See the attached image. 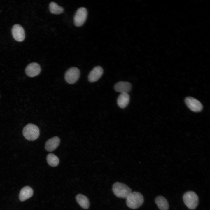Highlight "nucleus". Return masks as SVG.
Returning a JSON list of instances; mask_svg holds the SVG:
<instances>
[{
  "instance_id": "nucleus-11",
  "label": "nucleus",
  "mask_w": 210,
  "mask_h": 210,
  "mask_svg": "<svg viewBox=\"0 0 210 210\" xmlns=\"http://www.w3.org/2000/svg\"><path fill=\"white\" fill-rule=\"evenodd\" d=\"M132 85L129 82L120 81L116 83L114 87L115 90L121 93H128L132 89Z\"/></svg>"
},
{
  "instance_id": "nucleus-4",
  "label": "nucleus",
  "mask_w": 210,
  "mask_h": 210,
  "mask_svg": "<svg viewBox=\"0 0 210 210\" xmlns=\"http://www.w3.org/2000/svg\"><path fill=\"white\" fill-rule=\"evenodd\" d=\"M183 200L185 205L190 209H195L198 204V196L192 191H188L185 193L183 196Z\"/></svg>"
},
{
  "instance_id": "nucleus-5",
  "label": "nucleus",
  "mask_w": 210,
  "mask_h": 210,
  "mask_svg": "<svg viewBox=\"0 0 210 210\" xmlns=\"http://www.w3.org/2000/svg\"><path fill=\"white\" fill-rule=\"evenodd\" d=\"M88 15V11L84 7L79 8L76 11L74 18L75 25L78 27L82 26L85 22Z\"/></svg>"
},
{
  "instance_id": "nucleus-7",
  "label": "nucleus",
  "mask_w": 210,
  "mask_h": 210,
  "mask_svg": "<svg viewBox=\"0 0 210 210\" xmlns=\"http://www.w3.org/2000/svg\"><path fill=\"white\" fill-rule=\"evenodd\" d=\"M185 102L187 107L193 111L198 112L202 109L203 106L202 104L194 98L187 97L185 99Z\"/></svg>"
},
{
  "instance_id": "nucleus-2",
  "label": "nucleus",
  "mask_w": 210,
  "mask_h": 210,
  "mask_svg": "<svg viewBox=\"0 0 210 210\" xmlns=\"http://www.w3.org/2000/svg\"><path fill=\"white\" fill-rule=\"evenodd\" d=\"M112 190L116 197L122 198L126 199L132 192L131 189L127 185L119 182H116L113 184Z\"/></svg>"
},
{
  "instance_id": "nucleus-13",
  "label": "nucleus",
  "mask_w": 210,
  "mask_h": 210,
  "mask_svg": "<svg viewBox=\"0 0 210 210\" xmlns=\"http://www.w3.org/2000/svg\"><path fill=\"white\" fill-rule=\"evenodd\" d=\"M32 188L28 186H25L21 190L19 195V198L21 201H24L31 197L33 195Z\"/></svg>"
},
{
  "instance_id": "nucleus-1",
  "label": "nucleus",
  "mask_w": 210,
  "mask_h": 210,
  "mask_svg": "<svg viewBox=\"0 0 210 210\" xmlns=\"http://www.w3.org/2000/svg\"><path fill=\"white\" fill-rule=\"evenodd\" d=\"M127 206L130 208L135 209L139 208L143 204L144 198L142 195L138 192L131 193L126 198Z\"/></svg>"
},
{
  "instance_id": "nucleus-16",
  "label": "nucleus",
  "mask_w": 210,
  "mask_h": 210,
  "mask_svg": "<svg viewBox=\"0 0 210 210\" xmlns=\"http://www.w3.org/2000/svg\"><path fill=\"white\" fill-rule=\"evenodd\" d=\"M76 201L80 206L83 209H87L89 207L90 203L88 198L81 194L78 195L76 197Z\"/></svg>"
},
{
  "instance_id": "nucleus-10",
  "label": "nucleus",
  "mask_w": 210,
  "mask_h": 210,
  "mask_svg": "<svg viewBox=\"0 0 210 210\" xmlns=\"http://www.w3.org/2000/svg\"><path fill=\"white\" fill-rule=\"evenodd\" d=\"M103 72V69L101 66H97L94 67L88 75V80L91 82L97 81L101 77Z\"/></svg>"
},
{
  "instance_id": "nucleus-14",
  "label": "nucleus",
  "mask_w": 210,
  "mask_h": 210,
  "mask_svg": "<svg viewBox=\"0 0 210 210\" xmlns=\"http://www.w3.org/2000/svg\"><path fill=\"white\" fill-rule=\"evenodd\" d=\"M130 100V96L128 93H121L118 98L117 104L120 107L124 108L128 105Z\"/></svg>"
},
{
  "instance_id": "nucleus-8",
  "label": "nucleus",
  "mask_w": 210,
  "mask_h": 210,
  "mask_svg": "<svg viewBox=\"0 0 210 210\" xmlns=\"http://www.w3.org/2000/svg\"><path fill=\"white\" fill-rule=\"evenodd\" d=\"M13 36L14 39L18 41H23L25 36V32L23 28L20 25H14L12 29Z\"/></svg>"
},
{
  "instance_id": "nucleus-6",
  "label": "nucleus",
  "mask_w": 210,
  "mask_h": 210,
  "mask_svg": "<svg viewBox=\"0 0 210 210\" xmlns=\"http://www.w3.org/2000/svg\"><path fill=\"white\" fill-rule=\"evenodd\" d=\"M80 74V71L78 68L72 67L69 69L66 72L64 78L67 83L73 84L78 80Z\"/></svg>"
},
{
  "instance_id": "nucleus-17",
  "label": "nucleus",
  "mask_w": 210,
  "mask_h": 210,
  "mask_svg": "<svg viewBox=\"0 0 210 210\" xmlns=\"http://www.w3.org/2000/svg\"><path fill=\"white\" fill-rule=\"evenodd\" d=\"M50 12L53 14H59L63 12L64 9L54 2H51L49 5Z\"/></svg>"
},
{
  "instance_id": "nucleus-3",
  "label": "nucleus",
  "mask_w": 210,
  "mask_h": 210,
  "mask_svg": "<svg viewBox=\"0 0 210 210\" xmlns=\"http://www.w3.org/2000/svg\"><path fill=\"white\" fill-rule=\"evenodd\" d=\"M23 134L25 138L30 141L37 139L40 135L39 128L36 125L29 123L25 126L23 128Z\"/></svg>"
},
{
  "instance_id": "nucleus-15",
  "label": "nucleus",
  "mask_w": 210,
  "mask_h": 210,
  "mask_svg": "<svg viewBox=\"0 0 210 210\" xmlns=\"http://www.w3.org/2000/svg\"><path fill=\"white\" fill-rule=\"evenodd\" d=\"M155 202L160 210H168L169 206L167 200L162 196L157 197L155 199Z\"/></svg>"
},
{
  "instance_id": "nucleus-9",
  "label": "nucleus",
  "mask_w": 210,
  "mask_h": 210,
  "mask_svg": "<svg viewBox=\"0 0 210 210\" xmlns=\"http://www.w3.org/2000/svg\"><path fill=\"white\" fill-rule=\"evenodd\" d=\"M25 71L27 76L31 77H33L38 75L40 73L41 68L38 63L32 62L27 66Z\"/></svg>"
},
{
  "instance_id": "nucleus-18",
  "label": "nucleus",
  "mask_w": 210,
  "mask_h": 210,
  "mask_svg": "<svg viewBox=\"0 0 210 210\" xmlns=\"http://www.w3.org/2000/svg\"><path fill=\"white\" fill-rule=\"evenodd\" d=\"M46 159L48 164L51 167L57 166L59 163L58 158L52 153H50L47 155Z\"/></svg>"
},
{
  "instance_id": "nucleus-12",
  "label": "nucleus",
  "mask_w": 210,
  "mask_h": 210,
  "mask_svg": "<svg viewBox=\"0 0 210 210\" xmlns=\"http://www.w3.org/2000/svg\"><path fill=\"white\" fill-rule=\"evenodd\" d=\"M60 143L59 138L55 136L48 140L46 142L45 148L48 151L51 152L56 149Z\"/></svg>"
}]
</instances>
